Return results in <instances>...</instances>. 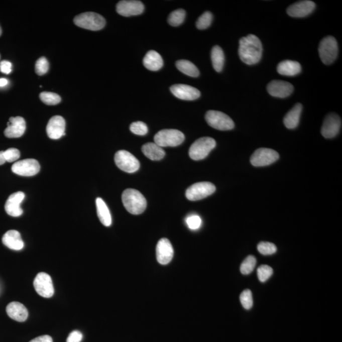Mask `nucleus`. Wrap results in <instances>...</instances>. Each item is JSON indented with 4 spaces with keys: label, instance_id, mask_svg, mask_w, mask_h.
<instances>
[{
    "label": "nucleus",
    "instance_id": "nucleus-1",
    "mask_svg": "<svg viewBox=\"0 0 342 342\" xmlns=\"http://www.w3.org/2000/svg\"><path fill=\"white\" fill-rule=\"evenodd\" d=\"M263 50L261 41L256 36L249 35L240 39L239 53L240 59L245 64H258L263 55Z\"/></svg>",
    "mask_w": 342,
    "mask_h": 342
},
{
    "label": "nucleus",
    "instance_id": "nucleus-2",
    "mask_svg": "<svg viewBox=\"0 0 342 342\" xmlns=\"http://www.w3.org/2000/svg\"><path fill=\"white\" fill-rule=\"evenodd\" d=\"M122 200L126 209L132 214H141L146 209V198L135 189H127L124 191Z\"/></svg>",
    "mask_w": 342,
    "mask_h": 342
},
{
    "label": "nucleus",
    "instance_id": "nucleus-3",
    "mask_svg": "<svg viewBox=\"0 0 342 342\" xmlns=\"http://www.w3.org/2000/svg\"><path fill=\"white\" fill-rule=\"evenodd\" d=\"M74 23L79 28L90 31H99L105 27L103 17L94 12H85L75 17Z\"/></svg>",
    "mask_w": 342,
    "mask_h": 342
},
{
    "label": "nucleus",
    "instance_id": "nucleus-4",
    "mask_svg": "<svg viewBox=\"0 0 342 342\" xmlns=\"http://www.w3.org/2000/svg\"><path fill=\"white\" fill-rule=\"evenodd\" d=\"M215 146L216 142L212 138H199L191 145L189 150V155L194 161H200L207 157Z\"/></svg>",
    "mask_w": 342,
    "mask_h": 342
},
{
    "label": "nucleus",
    "instance_id": "nucleus-5",
    "mask_svg": "<svg viewBox=\"0 0 342 342\" xmlns=\"http://www.w3.org/2000/svg\"><path fill=\"white\" fill-rule=\"evenodd\" d=\"M319 55L323 64L329 65L336 60L338 56V47L335 38L327 36L322 39L319 45Z\"/></svg>",
    "mask_w": 342,
    "mask_h": 342
},
{
    "label": "nucleus",
    "instance_id": "nucleus-6",
    "mask_svg": "<svg viewBox=\"0 0 342 342\" xmlns=\"http://www.w3.org/2000/svg\"><path fill=\"white\" fill-rule=\"evenodd\" d=\"M184 135L177 130H163L160 131L154 137L155 144L161 147H176L181 145L184 140Z\"/></svg>",
    "mask_w": 342,
    "mask_h": 342
},
{
    "label": "nucleus",
    "instance_id": "nucleus-7",
    "mask_svg": "<svg viewBox=\"0 0 342 342\" xmlns=\"http://www.w3.org/2000/svg\"><path fill=\"white\" fill-rule=\"evenodd\" d=\"M208 125L215 130L227 131L234 129V121L226 114L219 111L209 110L205 114Z\"/></svg>",
    "mask_w": 342,
    "mask_h": 342
},
{
    "label": "nucleus",
    "instance_id": "nucleus-8",
    "mask_svg": "<svg viewBox=\"0 0 342 342\" xmlns=\"http://www.w3.org/2000/svg\"><path fill=\"white\" fill-rule=\"evenodd\" d=\"M116 164L122 171L133 173L140 169V162L134 155L126 150H120L115 155Z\"/></svg>",
    "mask_w": 342,
    "mask_h": 342
},
{
    "label": "nucleus",
    "instance_id": "nucleus-9",
    "mask_svg": "<svg viewBox=\"0 0 342 342\" xmlns=\"http://www.w3.org/2000/svg\"><path fill=\"white\" fill-rule=\"evenodd\" d=\"M215 186L210 182H200L193 184L186 191L189 200L197 201L207 197L215 192Z\"/></svg>",
    "mask_w": 342,
    "mask_h": 342
},
{
    "label": "nucleus",
    "instance_id": "nucleus-10",
    "mask_svg": "<svg viewBox=\"0 0 342 342\" xmlns=\"http://www.w3.org/2000/svg\"><path fill=\"white\" fill-rule=\"evenodd\" d=\"M280 155L275 150L262 148L256 150L252 155L251 162L255 167L269 166L278 161Z\"/></svg>",
    "mask_w": 342,
    "mask_h": 342
},
{
    "label": "nucleus",
    "instance_id": "nucleus-11",
    "mask_svg": "<svg viewBox=\"0 0 342 342\" xmlns=\"http://www.w3.org/2000/svg\"><path fill=\"white\" fill-rule=\"evenodd\" d=\"M34 287L41 297L51 298L54 294L52 278L47 273H38L34 280Z\"/></svg>",
    "mask_w": 342,
    "mask_h": 342
},
{
    "label": "nucleus",
    "instance_id": "nucleus-12",
    "mask_svg": "<svg viewBox=\"0 0 342 342\" xmlns=\"http://www.w3.org/2000/svg\"><path fill=\"white\" fill-rule=\"evenodd\" d=\"M40 166L35 159H25L16 162L12 167L14 173L22 176H33L40 172Z\"/></svg>",
    "mask_w": 342,
    "mask_h": 342
},
{
    "label": "nucleus",
    "instance_id": "nucleus-13",
    "mask_svg": "<svg viewBox=\"0 0 342 342\" xmlns=\"http://www.w3.org/2000/svg\"><path fill=\"white\" fill-rule=\"evenodd\" d=\"M341 126V120L337 114H328L325 118L321 128L322 137L326 138L335 137L338 134Z\"/></svg>",
    "mask_w": 342,
    "mask_h": 342
},
{
    "label": "nucleus",
    "instance_id": "nucleus-14",
    "mask_svg": "<svg viewBox=\"0 0 342 342\" xmlns=\"http://www.w3.org/2000/svg\"><path fill=\"white\" fill-rule=\"evenodd\" d=\"M145 7L142 2L135 0H125L119 2L116 11L120 15L124 17L138 16L144 12Z\"/></svg>",
    "mask_w": 342,
    "mask_h": 342
},
{
    "label": "nucleus",
    "instance_id": "nucleus-15",
    "mask_svg": "<svg viewBox=\"0 0 342 342\" xmlns=\"http://www.w3.org/2000/svg\"><path fill=\"white\" fill-rule=\"evenodd\" d=\"M267 90L271 96L283 98L290 96L293 93V86L290 82L274 80L269 82L267 86Z\"/></svg>",
    "mask_w": 342,
    "mask_h": 342
},
{
    "label": "nucleus",
    "instance_id": "nucleus-16",
    "mask_svg": "<svg viewBox=\"0 0 342 342\" xmlns=\"http://www.w3.org/2000/svg\"><path fill=\"white\" fill-rule=\"evenodd\" d=\"M157 261L162 265H166L172 261L174 256L173 247L167 239L160 240L156 248Z\"/></svg>",
    "mask_w": 342,
    "mask_h": 342
},
{
    "label": "nucleus",
    "instance_id": "nucleus-17",
    "mask_svg": "<svg viewBox=\"0 0 342 342\" xmlns=\"http://www.w3.org/2000/svg\"><path fill=\"white\" fill-rule=\"evenodd\" d=\"M170 89L174 96L183 100H195L200 96V91L189 85L174 84Z\"/></svg>",
    "mask_w": 342,
    "mask_h": 342
},
{
    "label": "nucleus",
    "instance_id": "nucleus-18",
    "mask_svg": "<svg viewBox=\"0 0 342 342\" xmlns=\"http://www.w3.org/2000/svg\"><path fill=\"white\" fill-rule=\"evenodd\" d=\"M25 194L22 191L12 194L7 199L5 208L9 215L12 217H19L23 213V210L21 207V203L23 202Z\"/></svg>",
    "mask_w": 342,
    "mask_h": 342
},
{
    "label": "nucleus",
    "instance_id": "nucleus-19",
    "mask_svg": "<svg viewBox=\"0 0 342 342\" xmlns=\"http://www.w3.org/2000/svg\"><path fill=\"white\" fill-rule=\"evenodd\" d=\"M316 7L312 1H300L296 2L287 9V14L292 18H301L309 16Z\"/></svg>",
    "mask_w": 342,
    "mask_h": 342
},
{
    "label": "nucleus",
    "instance_id": "nucleus-20",
    "mask_svg": "<svg viewBox=\"0 0 342 342\" xmlns=\"http://www.w3.org/2000/svg\"><path fill=\"white\" fill-rule=\"evenodd\" d=\"M65 121L62 116H55L50 119L47 127L48 137L52 140L60 139L65 135Z\"/></svg>",
    "mask_w": 342,
    "mask_h": 342
},
{
    "label": "nucleus",
    "instance_id": "nucleus-21",
    "mask_svg": "<svg viewBox=\"0 0 342 342\" xmlns=\"http://www.w3.org/2000/svg\"><path fill=\"white\" fill-rule=\"evenodd\" d=\"M8 127L5 130L4 134L9 138L21 137L26 129V123L24 119L21 117L11 118Z\"/></svg>",
    "mask_w": 342,
    "mask_h": 342
},
{
    "label": "nucleus",
    "instance_id": "nucleus-22",
    "mask_svg": "<svg viewBox=\"0 0 342 342\" xmlns=\"http://www.w3.org/2000/svg\"><path fill=\"white\" fill-rule=\"evenodd\" d=\"M6 311L11 319L18 322L25 321L28 317L26 307L20 302H13L7 305Z\"/></svg>",
    "mask_w": 342,
    "mask_h": 342
},
{
    "label": "nucleus",
    "instance_id": "nucleus-23",
    "mask_svg": "<svg viewBox=\"0 0 342 342\" xmlns=\"http://www.w3.org/2000/svg\"><path fill=\"white\" fill-rule=\"evenodd\" d=\"M2 242L5 246L14 251H21L24 246L20 233L16 230H10L6 232L2 238Z\"/></svg>",
    "mask_w": 342,
    "mask_h": 342
},
{
    "label": "nucleus",
    "instance_id": "nucleus-24",
    "mask_svg": "<svg viewBox=\"0 0 342 342\" xmlns=\"http://www.w3.org/2000/svg\"><path fill=\"white\" fill-rule=\"evenodd\" d=\"M301 65L293 60H284L278 65L277 71L283 76H294L301 72Z\"/></svg>",
    "mask_w": 342,
    "mask_h": 342
},
{
    "label": "nucleus",
    "instance_id": "nucleus-25",
    "mask_svg": "<svg viewBox=\"0 0 342 342\" xmlns=\"http://www.w3.org/2000/svg\"><path fill=\"white\" fill-rule=\"evenodd\" d=\"M302 105L297 103L288 111L283 120L284 125L288 129H295L299 123L300 115H301Z\"/></svg>",
    "mask_w": 342,
    "mask_h": 342
},
{
    "label": "nucleus",
    "instance_id": "nucleus-26",
    "mask_svg": "<svg viewBox=\"0 0 342 342\" xmlns=\"http://www.w3.org/2000/svg\"><path fill=\"white\" fill-rule=\"evenodd\" d=\"M164 62L161 55L155 51H149L145 56L144 65L147 69L157 71L163 66Z\"/></svg>",
    "mask_w": 342,
    "mask_h": 342
},
{
    "label": "nucleus",
    "instance_id": "nucleus-27",
    "mask_svg": "<svg viewBox=\"0 0 342 342\" xmlns=\"http://www.w3.org/2000/svg\"><path fill=\"white\" fill-rule=\"evenodd\" d=\"M142 149L145 156L152 161H160L166 155L163 149L155 143H148L142 147Z\"/></svg>",
    "mask_w": 342,
    "mask_h": 342
},
{
    "label": "nucleus",
    "instance_id": "nucleus-28",
    "mask_svg": "<svg viewBox=\"0 0 342 342\" xmlns=\"http://www.w3.org/2000/svg\"><path fill=\"white\" fill-rule=\"evenodd\" d=\"M96 205L99 220L105 226H110L111 224V217L107 205L101 198H96Z\"/></svg>",
    "mask_w": 342,
    "mask_h": 342
},
{
    "label": "nucleus",
    "instance_id": "nucleus-29",
    "mask_svg": "<svg viewBox=\"0 0 342 342\" xmlns=\"http://www.w3.org/2000/svg\"><path fill=\"white\" fill-rule=\"evenodd\" d=\"M211 60L215 71L221 72L224 64V55L222 48L219 46L213 47L211 52Z\"/></svg>",
    "mask_w": 342,
    "mask_h": 342
},
{
    "label": "nucleus",
    "instance_id": "nucleus-30",
    "mask_svg": "<svg viewBox=\"0 0 342 342\" xmlns=\"http://www.w3.org/2000/svg\"><path fill=\"white\" fill-rule=\"evenodd\" d=\"M176 65L179 71L188 76L196 77L200 74L198 68L192 62L188 61V60H178L176 62Z\"/></svg>",
    "mask_w": 342,
    "mask_h": 342
},
{
    "label": "nucleus",
    "instance_id": "nucleus-31",
    "mask_svg": "<svg viewBox=\"0 0 342 342\" xmlns=\"http://www.w3.org/2000/svg\"><path fill=\"white\" fill-rule=\"evenodd\" d=\"M186 12L183 9H178L171 12L168 18V23L170 25L177 27L181 25L185 19Z\"/></svg>",
    "mask_w": 342,
    "mask_h": 342
},
{
    "label": "nucleus",
    "instance_id": "nucleus-32",
    "mask_svg": "<svg viewBox=\"0 0 342 342\" xmlns=\"http://www.w3.org/2000/svg\"><path fill=\"white\" fill-rule=\"evenodd\" d=\"M41 100L46 105H55L61 101V97L59 94L51 92H42L40 94Z\"/></svg>",
    "mask_w": 342,
    "mask_h": 342
},
{
    "label": "nucleus",
    "instance_id": "nucleus-33",
    "mask_svg": "<svg viewBox=\"0 0 342 342\" xmlns=\"http://www.w3.org/2000/svg\"><path fill=\"white\" fill-rule=\"evenodd\" d=\"M256 263V259L254 256H249L247 257L240 266V271L243 275H249L254 271Z\"/></svg>",
    "mask_w": 342,
    "mask_h": 342
},
{
    "label": "nucleus",
    "instance_id": "nucleus-34",
    "mask_svg": "<svg viewBox=\"0 0 342 342\" xmlns=\"http://www.w3.org/2000/svg\"><path fill=\"white\" fill-rule=\"evenodd\" d=\"M213 19L212 14L210 12H205L196 21V28L200 30H205L210 26Z\"/></svg>",
    "mask_w": 342,
    "mask_h": 342
},
{
    "label": "nucleus",
    "instance_id": "nucleus-35",
    "mask_svg": "<svg viewBox=\"0 0 342 342\" xmlns=\"http://www.w3.org/2000/svg\"><path fill=\"white\" fill-rule=\"evenodd\" d=\"M258 250L264 256H269V255L276 253L277 251V247L275 244L270 242H262L259 244Z\"/></svg>",
    "mask_w": 342,
    "mask_h": 342
},
{
    "label": "nucleus",
    "instance_id": "nucleus-36",
    "mask_svg": "<svg viewBox=\"0 0 342 342\" xmlns=\"http://www.w3.org/2000/svg\"><path fill=\"white\" fill-rule=\"evenodd\" d=\"M242 306L247 310L251 309L253 306V297L251 290H246L241 293L240 297Z\"/></svg>",
    "mask_w": 342,
    "mask_h": 342
},
{
    "label": "nucleus",
    "instance_id": "nucleus-37",
    "mask_svg": "<svg viewBox=\"0 0 342 342\" xmlns=\"http://www.w3.org/2000/svg\"><path fill=\"white\" fill-rule=\"evenodd\" d=\"M273 269L268 265L261 266L258 269V276L261 282H266L273 275Z\"/></svg>",
    "mask_w": 342,
    "mask_h": 342
},
{
    "label": "nucleus",
    "instance_id": "nucleus-38",
    "mask_svg": "<svg viewBox=\"0 0 342 342\" xmlns=\"http://www.w3.org/2000/svg\"><path fill=\"white\" fill-rule=\"evenodd\" d=\"M49 64L47 59L43 57L40 58L36 62L35 71L38 76H43L48 71Z\"/></svg>",
    "mask_w": 342,
    "mask_h": 342
},
{
    "label": "nucleus",
    "instance_id": "nucleus-39",
    "mask_svg": "<svg viewBox=\"0 0 342 342\" xmlns=\"http://www.w3.org/2000/svg\"><path fill=\"white\" fill-rule=\"evenodd\" d=\"M130 130L134 134L140 136L147 134L149 131L146 124L141 121L132 123L130 126Z\"/></svg>",
    "mask_w": 342,
    "mask_h": 342
},
{
    "label": "nucleus",
    "instance_id": "nucleus-40",
    "mask_svg": "<svg viewBox=\"0 0 342 342\" xmlns=\"http://www.w3.org/2000/svg\"><path fill=\"white\" fill-rule=\"evenodd\" d=\"M186 223L190 230H196L202 225V219L198 215H191L186 219Z\"/></svg>",
    "mask_w": 342,
    "mask_h": 342
},
{
    "label": "nucleus",
    "instance_id": "nucleus-41",
    "mask_svg": "<svg viewBox=\"0 0 342 342\" xmlns=\"http://www.w3.org/2000/svg\"><path fill=\"white\" fill-rule=\"evenodd\" d=\"M5 159L6 160V162H13L17 161L20 157V152L19 150L14 148H11L8 150H6L4 152Z\"/></svg>",
    "mask_w": 342,
    "mask_h": 342
},
{
    "label": "nucleus",
    "instance_id": "nucleus-42",
    "mask_svg": "<svg viewBox=\"0 0 342 342\" xmlns=\"http://www.w3.org/2000/svg\"><path fill=\"white\" fill-rule=\"evenodd\" d=\"M82 339V334L79 331L75 330L69 334L67 339V342H81Z\"/></svg>",
    "mask_w": 342,
    "mask_h": 342
},
{
    "label": "nucleus",
    "instance_id": "nucleus-43",
    "mask_svg": "<svg viewBox=\"0 0 342 342\" xmlns=\"http://www.w3.org/2000/svg\"><path fill=\"white\" fill-rule=\"evenodd\" d=\"M12 67L11 62L7 61V60H3V61L0 62V71L2 73L9 74L12 72Z\"/></svg>",
    "mask_w": 342,
    "mask_h": 342
},
{
    "label": "nucleus",
    "instance_id": "nucleus-44",
    "mask_svg": "<svg viewBox=\"0 0 342 342\" xmlns=\"http://www.w3.org/2000/svg\"><path fill=\"white\" fill-rule=\"evenodd\" d=\"M30 342H53V339L49 335H43L33 339Z\"/></svg>",
    "mask_w": 342,
    "mask_h": 342
},
{
    "label": "nucleus",
    "instance_id": "nucleus-45",
    "mask_svg": "<svg viewBox=\"0 0 342 342\" xmlns=\"http://www.w3.org/2000/svg\"><path fill=\"white\" fill-rule=\"evenodd\" d=\"M6 162V160L5 159L4 152L0 151V166L3 165Z\"/></svg>",
    "mask_w": 342,
    "mask_h": 342
},
{
    "label": "nucleus",
    "instance_id": "nucleus-46",
    "mask_svg": "<svg viewBox=\"0 0 342 342\" xmlns=\"http://www.w3.org/2000/svg\"><path fill=\"white\" fill-rule=\"evenodd\" d=\"M9 83L8 80L6 78H0V87L6 86Z\"/></svg>",
    "mask_w": 342,
    "mask_h": 342
},
{
    "label": "nucleus",
    "instance_id": "nucleus-47",
    "mask_svg": "<svg viewBox=\"0 0 342 342\" xmlns=\"http://www.w3.org/2000/svg\"><path fill=\"white\" fill-rule=\"evenodd\" d=\"M2 34V30L1 26H0V36H1Z\"/></svg>",
    "mask_w": 342,
    "mask_h": 342
},
{
    "label": "nucleus",
    "instance_id": "nucleus-48",
    "mask_svg": "<svg viewBox=\"0 0 342 342\" xmlns=\"http://www.w3.org/2000/svg\"><path fill=\"white\" fill-rule=\"evenodd\" d=\"M0 59H1V56H0Z\"/></svg>",
    "mask_w": 342,
    "mask_h": 342
}]
</instances>
